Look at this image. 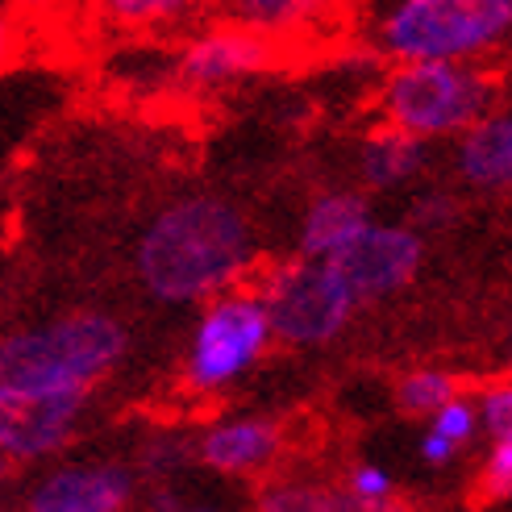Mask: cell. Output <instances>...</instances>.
I'll use <instances>...</instances> for the list:
<instances>
[{
  "label": "cell",
  "mask_w": 512,
  "mask_h": 512,
  "mask_svg": "<svg viewBox=\"0 0 512 512\" xmlns=\"http://www.w3.org/2000/svg\"><path fill=\"white\" fill-rule=\"evenodd\" d=\"M9 5H17L21 13H50V9L67 5V0H9Z\"/></svg>",
  "instance_id": "cell-26"
},
{
  "label": "cell",
  "mask_w": 512,
  "mask_h": 512,
  "mask_svg": "<svg viewBox=\"0 0 512 512\" xmlns=\"http://www.w3.org/2000/svg\"><path fill=\"white\" fill-rule=\"evenodd\" d=\"M479 417L488 438H512V379L479 396Z\"/></svg>",
  "instance_id": "cell-22"
},
{
  "label": "cell",
  "mask_w": 512,
  "mask_h": 512,
  "mask_svg": "<svg viewBox=\"0 0 512 512\" xmlns=\"http://www.w3.org/2000/svg\"><path fill=\"white\" fill-rule=\"evenodd\" d=\"M429 163V142L400 130V125L383 121L379 130H371L358 146V175L363 184L375 188V192H392V188H404L425 171Z\"/></svg>",
  "instance_id": "cell-14"
},
{
  "label": "cell",
  "mask_w": 512,
  "mask_h": 512,
  "mask_svg": "<svg viewBox=\"0 0 512 512\" xmlns=\"http://www.w3.org/2000/svg\"><path fill=\"white\" fill-rule=\"evenodd\" d=\"M275 342L271 313L259 288H229L204 304V313L192 329L188 358H184V383L196 396L225 392L238 383L267 346Z\"/></svg>",
  "instance_id": "cell-6"
},
{
  "label": "cell",
  "mask_w": 512,
  "mask_h": 512,
  "mask_svg": "<svg viewBox=\"0 0 512 512\" xmlns=\"http://www.w3.org/2000/svg\"><path fill=\"white\" fill-rule=\"evenodd\" d=\"M379 117L417 134L425 142L463 138L475 121L496 105V80L479 63H446V59H413L392 63L379 84Z\"/></svg>",
  "instance_id": "cell-4"
},
{
  "label": "cell",
  "mask_w": 512,
  "mask_h": 512,
  "mask_svg": "<svg viewBox=\"0 0 512 512\" xmlns=\"http://www.w3.org/2000/svg\"><path fill=\"white\" fill-rule=\"evenodd\" d=\"M463 450V446H454L446 433H438V429H429L425 438H421V463H429V467H446L450 458Z\"/></svg>",
  "instance_id": "cell-25"
},
{
  "label": "cell",
  "mask_w": 512,
  "mask_h": 512,
  "mask_svg": "<svg viewBox=\"0 0 512 512\" xmlns=\"http://www.w3.org/2000/svg\"><path fill=\"white\" fill-rule=\"evenodd\" d=\"M138 279L163 304H209L254 267L246 217L221 196H184L138 238Z\"/></svg>",
  "instance_id": "cell-1"
},
{
  "label": "cell",
  "mask_w": 512,
  "mask_h": 512,
  "mask_svg": "<svg viewBox=\"0 0 512 512\" xmlns=\"http://www.w3.org/2000/svg\"><path fill=\"white\" fill-rule=\"evenodd\" d=\"M184 467V446L171 442V438H155L142 446V471L146 475H171Z\"/></svg>",
  "instance_id": "cell-24"
},
{
  "label": "cell",
  "mask_w": 512,
  "mask_h": 512,
  "mask_svg": "<svg viewBox=\"0 0 512 512\" xmlns=\"http://www.w3.org/2000/svg\"><path fill=\"white\" fill-rule=\"evenodd\" d=\"M279 454H284V429L267 417L217 421L196 442V458L204 467H213L217 475H234V479L271 471L279 463Z\"/></svg>",
  "instance_id": "cell-11"
},
{
  "label": "cell",
  "mask_w": 512,
  "mask_h": 512,
  "mask_svg": "<svg viewBox=\"0 0 512 512\" xmlns=\"http://www.w3.org/2000/svg\"><path fill=\"white\" fill-rule=\"evenodd\" d=\"M209 0H92L96 17L125 34H146L163 30V25H179L192 13H200Z\"/></svg>",
  "instance_id": "cell-16"
},
{
  "label": "cell",
  "mask_w": 512,
  "mask_h": 512,
  "mask_svg": "<svg viewBox=\"0 0 512 512\" xmlns=\"http://www.w3.org/2000/svg\"><path fill=\"white\" fill-rule=\"evenodd\" d=\"M275 338L288 346H325L350 325L354 309L363 304L354 279L334 259H309L300 254L292 263H279L254 279Z\"/></svg>",
  "instance_id": "cell-5"
},
{
  "label": "cell",
  "mask_w": 512,
  "mask_h": 512,
  "mask_svg": "<svg viewBox=\"0 0 512 512\" xmlns=\"http://www.w3.org/2000/svg\"><path fill=\"white\" fill-rule=\"evenodd\" d=\"M125 325L105 313H67L0 342V400L92 392L125 358Z\"/></svg>",
  "instance_id": "cell-3"
},
{
  "label": "cell",
  "mask_w": 512,
  "mask_h": 512,
  "mask_svg": "<svg viewBox=\"0 0 512 512\" xmlns=\"http://www.w3.org/2000/svg\"><path fill=\"white\" fill-rule=\"evenodd\" d=\"M338 0H221V13L238 25H250L259 34H271L279 42L304 38L321 30Z\"/></svg>",
  "instance_id": "cell-15"
},
{
  "label": "cell",
  "mask_w": 512,
  "mask_h": 512,
  "mask_svg": "<svg viewBox=\"0 0 512 512\" xmlns=\"http://www.w3.org/2000/svg\"><path fill=\"white\" fill-rule=\"evenodd\" d=\"M454 171L463 184L479 192H508L512 188V109L488 113L454 146Z\"/></svg>",
  "instance_id": "cell-12"
},
{
  "label": "cell",
  "mask_w": 512,
  "mask_h": 512,
  "mask_svg": "<svg viewBox=\"0 0 512 512\" xmlns=\"http://www.w3.org/2000/svg\"><path fill=\"white\" fill-rule=\"evenodd\" d=\"M367 42L388 63H483L512 46V0H371Z\"/></svg>",
  "instance_id": "cell-2"
},
{
  "label": "cell",
  "mask_w": 512,
  "mask_h": 512,
  "mask_svg": "<svg viewBox=\"0 0 512 512\" xmlns=\"http://www.w3.org/2000/svg\"><path fill=\"white\" fill-rule=\"evenodd\" d=\"M421 229L417 225H379L371 221L367 234L358 238L342 254V271L354 279V288L363 300L375 296H392L404 284H413V275L421 267Z\"/></svg>",
  "instance_id": "cell-10"
},
{
  "label": "cell",
  "mask_w": 512,
  "mask_h": 512,
  "mask_svg": "<svg viewBox=\"0 0 512 512\" xmlns=\"http://www.w3.org/2000/svg\"><path fill=\"white\" fill-rule=\"evenodd\" d=\"M88 392H50V396H21L0 400V454L17 467L46 463L59 454L75 425H80Z\"/></svg>",
  "instance_id": "cell-8"
},
{
  "label": "cell",
  "mask_w": 512,
  "mask_h": 512,
  "mask_svg": "<svg viewBox=\"0 0 512 512\" xmlns=\"http://www.w3.org/2000/svg\"><path fill=\"white\" fill-rule=\"evenodd\" d=\"M454 396H458V379L450 371H433V367L408 371L396 383V404H400V413H408V417H433Z\"/></svg>",
  "instance_id": "cell-18"
},
{
  "label": "cell",
  "mask_w": 512,
  "mask_h": 512,
  "mask_svg": "<svg viewBox=\"0 0 512 512\" xmlns=\"http://www.w3.org/2000/svg\"><path fill=\"white\" fill-rule=\"evenodd\" d=\"M454 196L450 192H425V196H417V204H413V225L421 229V234H425V229H442L446 221H454Z\"/></svg>",
  "instance_id": "cell-23"
},
{
  "label": "cell",
  "mask_w": 512,
  "mask_h": 512,
  "mask_svg": "<svg viewBox=\"0 0 512 512\" xmlns=\"http://www.w3.org/2000/svg\"><path fill=\"white\" fill-rule=\"evenodd\" d=\"M263 512H363L350 488H325V483H271L259 496Z\"/></svg>",
  "instance_id": "cell-17"
},
{
  "label": "cell",
  "mask_w": 512,
  "mask_h": 512,
  "mask_svg": "<svg viewBox=\"0 0 512 512\" xmlns=\"http://www.w3.org/2000/svg\"><path fill=\"white\" fill-rule=\"evenodd\" d=\"M371 213L358 192H321L300 221V254L309 259H342V254L367 234Z\"/></svg>",
  "instance_id": "cell-13"
},
{
  "label": "cell",
  "mask_w": 512,
  "mask_h": 512,
  "mask_svg": "<svg viewBox=\"0 0 512 512\" xmlns=\"http://www.w3.org/2000/svg\"><path fill=\"white\" fill-rule=\"evenodd\" d=\"M346 488H350V496H354L358 504H363V512L388 508V504H392V475L383 471V467H371V463L354 467L350 479H346Z\"/></svg>",
  "instance_id": "cell-21"
},
{
  "label": "cell",
  "mask_w": 512,
  "mask_h": 512,
  "mask_svg": "<svg viewBox=\"0 0 512 512\" xmlns=\"http://www.w3.org/2000/svg\"><path fill=\"white\" fill-rule=\"evenodd\" d=\"M479 496L512 500V438H496L488 463H483V475H479Z\"/></svg>",
  "instance_id": "cell-20"
},
{
  "label": "cell",
  "mask_w": 512,
  "mask_h": 512,
  "mask_svg": "<svg viewBox=\"0 0 512 512\" xmlns=\"http://www.w3.org/2000/svg\"><path fill=\"white\" fill-rule=\"evenodd\" d=\"M479 425H483V417H479V400H467V396H454L446 408H438V413L429 417V429L446 433L454 446H467V442L475 438V429H479Z\"/></svg>",
  "instance_id": "cell-19"
},
{
  "label": "cell",
  "mask_w": 512,
  "mask_h": 512,
  "mask_svg": "<svg viewBox=\"0 0 512 512\" xmlns=\"http://www.w3.org/2000/svg\"><path fill=\"white\" fill-rule=\"evenodd\" d=\"M134 471L121 463H67L46 471L30 492V512H121L134 500Z\"/></svg>",
  "instance_id": "cell-9"
},
{
  "label": "cell",
  "mask_w": 512,
  "mask_h": 512,
  "mask_svg": "<svg viewBox=\"0 0 512 512\" xmlns=\"http://www.w3.org/2000/svg\"><path fill=\"white\" fill-rule=\"evenodd\" d=\"M275 63H279V38L259 34V30H250V25H238L225 17V25H213V30L196 34L179 50L175 75H179V84L192 92H221V88L246 84L254 75L271 71Z\"/></svg>",
  "instance_id": "cell-7"
}]
</instances>
